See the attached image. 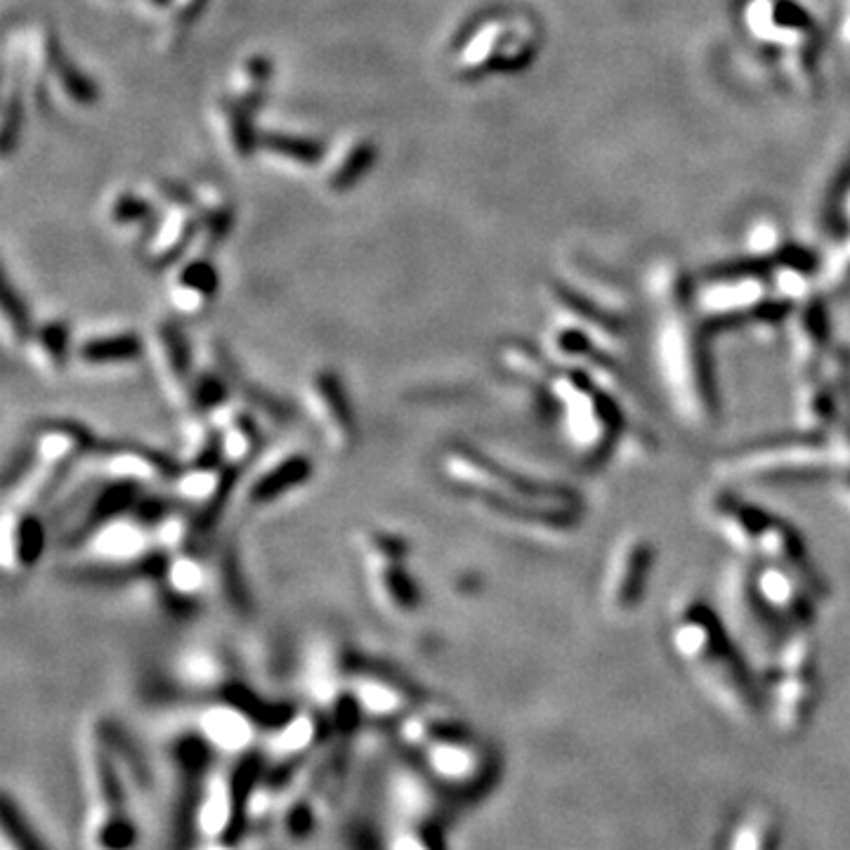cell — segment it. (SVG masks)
<instances>
[{
    "instance_id": "4",
    "label": "cell",
    "mask_w": 850,
    "mask_h": 850,
    "mask_svg": "<svg viewBox=\"0 0 850 850\" xmlns=\"http://www.w3.org/2000/svg\"><path fill=\"white\" fill-rule=\"evenodd\" d=\"M147 357L152 364L159 388L182 419L194 416V380L196 359H192V347L173 322H161L144 338Z\"/></svg>"
},
{
    "instance_id": "15",
    "label": "cell",
    "mask_w": 850,
    "mask_h": 850,
    "mask_svg": "<svg viewBox=\"0 0 850 850\" xmlns=\"http://www.w3.org/2000/svg\"><path fill=\"white\" fill-rule=\"evenodd\" d=\"M159 577L169 598L175 600V603H185V605L202 598L211 589V579H213L208 560L198 558L194 553V548L165 556Z\"/></svg>"
},
{
    "instance_id": "10",
    "label": "cell",
    "mask_w": 850,
    "mask_h": 850,
    "mask_svg": "<svg viewBox=\"0 0 850 850\" xmlns=\"http://www.w3.org/2000/svg\"><path fill=\"white\" fill-rule=\"evenodd\" d=\"M347 690L362 715L369 719H397L413 702V688L380 666H357L347 671Z\"/></svg>"
},
{
    "instance_id": "16",
    "label": "cell",
    "mask_w": 850,
    "mask_h": 850,
    "mask_svg": "<svg viewBox=\"0 0 850 850\" xmlns=\"http://www.w3.org/2000/svg\"><path fill=\"white\" fill-rule=\"evenodd\" d=\"M215 291H218V272L213 268V260L208 256H196L187 265H182L173 281V308L185 316L202 314Z\"/></svg>"
},
{
    "instance_id": "5",
    "label": "cell",
    "mask_w": 850,
    "mask_h": 850,
    "mask_svg": "<svg viewBox=\"0 0 850 850\" xmlns=\"http://www.w3.org/2000/svg\"><path fill=\"white\" fill-rule=\"evenodd\" d=\"M251 695L237 682H229L223 697L213 702L198 715V728L206 744L225 754H241L254 744L258 735L260 711L251 702Z\"/></svg>"
},
{
    "instance_id": "20",
    "label": "cell",
    "mask_w": 850,
    "mask_h": 850,
    "mask_svg": "<svg viewBox=\"0 0 850 850\" xmlns=\"http://www.w3.org/2000/svg\"><path fill=\"white\" fill-rule=\"evenodd\" d=\"M3 837L6 846L12 850H47L43 839L36 835V829L26 820L22 808L12 804V796L3 798Z\"/></svg>"
},
{
    "instance_id": "24",
    "label": "cell",
    "mask_w": 850,
    "mask_h": 850,
    "mask_svg": "<svg viewBox=\"0 0 850 850\" xmlns=\"http://www.w3.org/2000/svg\"><path fill=\"white\" fill-rule=\"evenodd\" d=\"M244 88L241 95L246 97V109L254 111L262 103V95L268 90L270 83V62L265 57H251L244 64Z\"/></svg>"
},
{
    "instance_id": "6",
    "label": "cell",
    "mask_w": 850,
    "mask_h": 850,
    "mask_svg": "<svg viewBox=\"0 0 850 850\" xmlns=\"http://www.w3.org/2000/svg\"><path fill=\"white\" fill-rule=\"evenodd\" d=\"M235 469L223 461H198L180 465L171 489L173 496L187 508L198 527H206L218 515L227 502V494L235 487Z\"/></svg>"
},
{
    "instance_id": "1",
    "label": "cell",
    "mask_w": 850,
    "mask_h": 850,
    "mask_svg": "<svg viewBox=\"0 0 850 850\" xmlns=\"http://www.w3.org/2000/svg\"><path fill=\"white\" fill-rule=\"evenodd\" d=\"M357 546L376 610L392 622L413 620L421 612L423 598L407 567V539L388 529H364L357 537Z\"/></svg>"
},
{
    "instance_id": "11",
    "label": "cell",
    "mask_w": 850,
    "mask_h": 850,
    "mask_svg": "<svg viewBox=\"0 0 850 850\" xmlns=\"http://www.w3.org/2000/svg\"><path fill=\"white\" fill-rule=\"evenodd\" d=\"M211 423L218 435V456L225 465L241 471L251 463L262 446L260 416L241 402H227L211 416Z\"/></svg>"
},
{
    "instance_id": "2",
    "label": "cell",
    "mask_w": 850,
    "mask_h": 850,
    "mask_svg": "<svg viewBox=\"0 0 850 850\" xmlns=\"http://www.w3.org/2000/svg\"><path fill=\"white\" fill-rule=\"evenodd\" d=\"M80 553L93 570H138L147 567L157 551L154 520L132 508L95 525L83 535Z\"/></svg>"
},
{
    "instance_id": "7",
    "label": "cell",
    "mask_w": 850,
    "mask_h": 850,
    "mask_svg": "<svg viewBox=\"0 0 850 850\" xmlns=\"http://www.w3.org/2000/svg\"><path fill=\"white\" fill-rule=\"evenodd\" d=\"M93 459H97V473L109 482H121L132 487H159L171 485L180 465L169 456L142 444H107L95 446Z\"/></svg>"
},
{
    "instance_id": "3",
    "label": "cell",
    "mask_w": 850,
    "mask_h": 850,
    "mask_svg": "<svg viewBox=\"0 0 850 850\" xmlns=\"http://www.w3.org/2000/svg\"><path fill=\"white\" fill-rule=\"evenodd\" d=\"M303 409L333 456H347L357 446V421L343 378L320 366L303 383Z\"/></svg>"
},
{
    "instance_id": "9",
    "label": "cell",
    "mask_w": 850,
    "mask_h": 850,
    "mask_svg": "<svg viewBox=\"0 0 850 850\" xmlns=\"http://www.w3.org/2000/svg\"><path fill=\"white\" fill-rule=\"evenodd\" d=\"M314 475V463L303 452H279L256 465L244 489V506L262 510L303 489Z\"/></svg>"
},
{
    "instance_id": "12",
    "label": "cell",
    "mask_w": 850,
    "mask_h": 850,
    "mask_svg": "<svg viewBox=\"0 0 850 850\" xmlns=\"http://www.w3.org/2000/svg\"><path fill=\"white\" fill-rule=\"evenodd\" d=\"M45 551V529L36 510L6 506L0 562L10 577H24L36 567Z\"/></svg>"
},
{
    "instance_id": "25",
    "label": "cell",
    "mask_w": 850,
    "mask_h": 850,
    "mask_svg": "<svg viewBox=\"0 0 850 850\" xmlns=\"http://www.w3.org/2000/svg\"><path fill=\"white\" fill-rule=\"evenodd\" d=\"M225 116H227V123H229V130H232V144H235L237 154L239 157H248L251 154V149L256 144V136L251 130V123H248V116H251V111H248L246 107H239V105H227L225 107Z\"/></svg>"
},
{
    "instance_id": "23",
    "label": "cell",
    "mask_w": 850,
    "mask_h": 850,
    "mask_svg": "<svg viewBox=\"0 0 850 850\" xmlns=\"http://www.w3.org/2000/svg\"><path fill=\"white\" fill-rule=\"evenodd\" d=\"M262 144L270 149V152L287 157L298 163H316L324 154V147L312 140V138H298V136H281V132H272L262 140Z\"/></svg>"
},
{
    "instance_id": "19",
    "label": "cell",
    "mask_w": 850,
    "mask_h": 850,
    "mask_svg": "<svg viewBox=\"0 0 850 850\" xmlns=\"http://www.w3.org/2000/svg\"><path fill=\"white\" fill-rule=\"evenodd\" d=\"M196 232L198 220L187 213H177L173 220L165 223L152 248H149V262H152L154 268H163V265L173 262L190 246V241L196 237Z\"/></svg>"
},
{
    "instance_id": "26",
    "label": "cell",
    "mask_w": 850,
    "mask_h": 850,
    "mask_svg": "<svg viewBox=\"0 0 850 850\" xmlns=\"http://www.w3.org/2000/svg\"><path fill=\"white\" fill-rule=\"evenodd\" d=\"M149 213H152V208H149V204L142 202L140 196L123 194L111 208V220L116 225H130V223L136 225V223H142L144 218H149Z\"/></svg>"
},
{
    "instance_id": "18",
    "label": "cell",
    "mask_w": 850,
    "mask_h": 850,
    "mask_svg": "<svg viewBox=\"0 0 850 850\" xmlns=\"http://www.w3.org/2000/svg\"><path fill=\"white\" fill-rule=\"evenodd\" d=\"M320 735V721L316 715L310 711H300V713H289V719H283L275 735L270 738L272 752L279 756H295V754H305L312 746V742Z\"/></svg>"
},
{
    "instance_id": "17",
    "label": "cell",
    "mask_w": 850,
    "mask_h": 850,
    "mask_svg": "<svg viewBox=\"0 0 850 850\" xmlns=\"http://www.w3.org/2000/svg\"><path fill=\"white\" fill-rule=\"evenodd\" d=\"M177 671L182 680L198 690H225L229 686L227 661L208 647H192L180 657Z\"/></svg>"
},
{
    "instance_id": "14",
    "label": "cell",
    "mask_w": 850,
    "mask_h": 850,
    "mask_svg": "<svg viewBox=\"0 0 850 850\" xmlns=\"http://www.w3.org/2000/svg\"><path fill=\"white\" fill-rule=\"evenodd\" d=\"M76 343L72 341V329L64 320H47L33 326L24 345L26 362L41 378H62L74 362Z\"/></svg>"
},
{
    "instance_id": "21",
    "label": "cell",
    "mask_w": 850,
    "mask_h": 850,
    "mask_svg": "<svg viewBox=\"0 0 850 850\" xmlns=\"http://www.w3.org/2000/svg\"><path fill=\"white\" fill-rule=\"evenodd\" d=\"M376 161V147L372 142H357L349 149L347 157L336 165V171L331 175V187L336 192H347L355 187L357 182L369 173V169Z\"/></svg>"
},
{
    "instance_id": "22",
    "label": "cell",
    "mask_w": 850,
    "mask_h": 850,
    "mask_svg": "<svg viewBox=\"0 0 850 850\" xmlns=\"http://www.w3.org/2000/svg\"><path fill=\"white\" fill-rule=\"evenodd\" d=\"M33 326L36 324L31 322L29 310L24 308L22 300L14 295L12 287L8 283L6 293H3V338H6V345L12 349H24Z\"/></svg>"
},
{
    "instance_id": "13",
    "label": "cell",
    "mask_w": 850,
    "mask_h": 850,
    "mask_svg": "<svg viewBox=\"0 0 850 850\" xmlns=\"http://www.w3.org/2000/svg\"><path fill=\"white\" fill-rule=\"evenodd\" d=\"M147 357V343L136 331H105L76 343L74 362L88 372H121Z\"/></svg>"
},
{
    "instance_id": "8",
    "label": "cell",
    "mask_w": 850,
    "mask_h": 850,
    "mask_svg": "<svg viewBox=\"0 0 850 850\" xmlns=\"http://www.w3.org/2000/svg\"><path fill=\"white\" fill-rule=\"evenodd\" d=\"M93 449L95 440L86 426L76 421H50L33 430L26 463L62 482L83 456H90Z\"/></svg>"
}]
</instances>
